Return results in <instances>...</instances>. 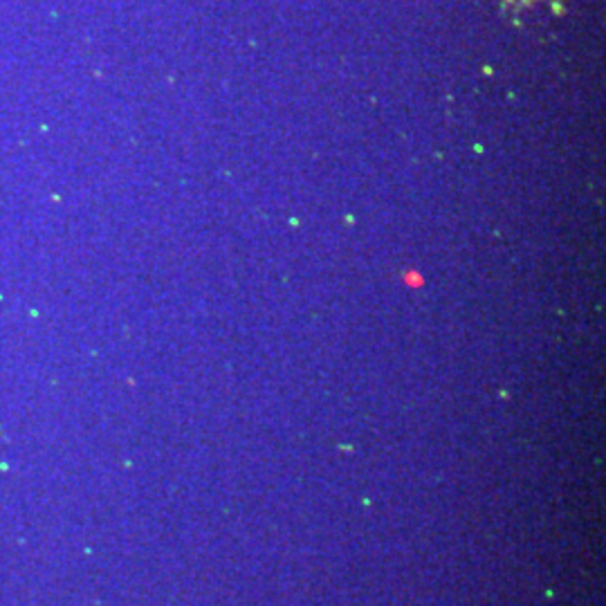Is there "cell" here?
<instances>
[{
    "mask_svg": "<svg viewBox=\"0 0 606 606\" xmlns=\"http://www.w3.org/2000/svg\"><path fill=\"white\" fill-rule=\"evenodd\" d=\"M404 281H406V283H411V285H420V283H422V278H420V274H415V272H409Z\"/></svg>",
    "mask_w": 606,
    "mask_h": 606,
    "instance_id": "1",
    "label": "cell"
}]
</instances>
